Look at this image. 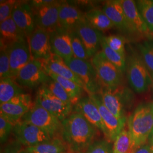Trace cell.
Returning a JSON list of instances; mask_svg holds the SVG:
<instances>
[{
    "label": "cell",
    "instance_id": "26",
    "mask_svg": "<svg viewBox=\"0 0 153 153\" xmlns=\"http://www.w3.org/2000/svg\"><path fill=\"white\" fill-rule=\"evenodd\" d=\"M28 153H64L66 146L62 140L58 137L52 138L49 141L42 142L38 145L26 148Z\"/></svg>",
    "mask_w": 153,
    "mask_h": 153
},
{
    "label": "cell",
    "instance_id": "5",
    "mask_svg": "<svg viewBox=\"0 0 153 153\" xmlns=\"http://www.w3.org/2000/svg\"><path fill=\"white\" fill-rule=\"evenodd\" d=\"M21 120L30 123L42 129L52 138L57 137L59 133H61V121L35 102Z\"/></svg>",
    "mask_w": 153,
    "mask_h": 153
},
{
    "label": "cell",
    "instance_id": "1",
    "mask_svg": "<svg viewBox=\"0 0 153 153\" xmlns=\"http://www.w3.org/2000/svg\"><path fill=\"white\" fill-rule=\"evenodd\" d=\"M61 136L73 153L85 152L93 143L97 128L81 114L73 111L62 122Z\"/></svg>",
    "mask_w": 153,
    "mask_h": 153
},
{
    "label": "cell",
    "instance_id": "27",
    "mask_svg": "<svg viewBox=\"0 0 153 153\" xmlns=\"http://www.w3.org/2000/svg\"><path fill=\"white\" fill-rule=\"evenodd\" d=\"M45 71L51 78L59 82L62 86V88H64L66 92L71 99V103L74 106L81 98V97L82 95V91L84 89L71 80L57 76L51 71L46 70Z\"/></svg>",
    "mask_w": 153,
    "mask_h": 153
},
{
    "label": "cell",
    "instance_id": "15",
    "mask_svg": "<svg viewBox=\"0 0 153 153\" xmlns=\"http://www.w3.org/2000/svg\"><path fill=\"white\" fill-rule=\"evenodd\" d=\"M6 50L9 56L11 78L16 81L19 71L33 59L28 42L27 39L18 42Z\"/></svg>",
    "mask_w": 153,
    "mask_h": 153
},
{
    "label": "cell",
    "instance_id": "11",
    "mask_svg": "<svg viewBox=\"0 0 153 153\" xmlns=\"http://www.w3.org/2000/svg\"><path fill=\"white\" fill-rule=\"evenodd\" d=\"M98 108L105 129L104 136L108 141L114 142L125 128L126 119H120L113 115L103 104L99 94L88 95Z\"/></svg>",
    "mask_w": 153,
    "mask_h": 153
},
{
    "label": "cell",
    "instance_id": "25",
    "mask_svg": "<svg viewBox=\"0 0 153 153\" xmlns=\"http://www.w3.org/2000/svg\"><path fill=\"white\" fill-rule=\"evenodd\" d=\"M85 16L89 24L101 32L115 27L113 23L102 10L92 9L85 13Z\"/></svg>",
    "mask_w": 153,
    "mask_h": 153
},
{
    "label": "cell",
    "instance_id": "31",
    "mask_svg": "<svg viewBox=\"0 0 153 153\" xmlns=\"http://www.w3.org/2000/svg\"><path fill=\"white\" fill-rule=\"evenodd\" d=\"M137 8L149 31H153V0L136 1Z\"/></svg>",
    "mask_w": 153,
    "mask_h": 153
},
{
    "label": "cell",
    "instance_id": "39",
    "mask_svg": "<svg viewBox=\"0 0 153 153\" xmlns=\"http://www.w3.org/2000/svg\"><path fill=\"white\" fill-rule=\"evenodd\" d=\"M16 1H1L0 22H4L11 17L12 11L16 4Z\"/></svg>",
    "mask_w": 153,
    "mask_h": 153
},
{
    "label": "cell",
    "instance_id": "18",
    "mask_svg": "<svg viewBox=\"0 0 153 153\" xmlns=\"http://www.w3.org/2000/svg\"><path fill=\"white\" fill-rule=\"evenodd\" d=\"M85 19V13L76 6L67 2H62L59 12L57 29L69 32L74 31Z\"/></svg>",
    "mask_w": 153,
    "mask_h": 153
},
{
    "label": "cell",
    "instance_id": "9",
    "mask_svg": "<svg viewBox=\"0 0 153 153\" xmlns=\"http://www.w3.org/2000/svg\"><path fill=\"white\" fill-rule=\"evenodd\" d=\"M49 79L43 61L32 59L19 71L16 81L23 86L33 88L44 85Z\"/></svg>",
    "mask_w": 153,
    "mask_h": 153
},
{
    "label": "cell",
    "instance_id": "33",
    "mask_svg": "<svg viewBox=\"0 0 153 153\" xmlns=\"http://www.w3.org/2000/svg\"><path fill=\"white\" fill-rule=\"evenodd\" d=\"M73 57L83 60H88L89 57L81 39L75 31L71 33Z\"/></svg>",
    "mask_w": 153,
    "mask_h": 153
},
{
    "label": "cell",
    "instance_id": "6",
    "mask_svg": "<svg viewBox=\"0 0 153 153\" xmlns=\"http://www.w3.org/2000/svg\"><path fill=\"white\" fill-rule=\"evenodd\" d=\"M35 102L62 122L73 112V105L57 98L44 85L39 86Z\"/></svg>",
    "mask_w": 153,
    "mask_h": 153
},
{
    "label": "cell",
    "instance_id": "22",
    "mask_svg": "<svg viewBox=\"0 0 153 153\" xmlns=\"http://www.w3.org/2000/svg\"><path fill=\"white\" fill-rule=\"evenodd\" d=\"M102 10L113 23L115 27L123 32H131L121 0L107 1L104 4Z\"/></svg>",
    "mask_w": 153,
    "mask_h": 153
},
{
    "label": "cell",
    "instance_id": "29",
    "mask_svg": "<svg viewBox=\"0 0 153 153\" xmlns=\"http://www.w3.org/2000/svg\"><path fill=\"white\" fill-rule=\"evenodd\" d=\"M134 150L130 132L125 126L114 141L113 153H131Z\"/></svg>",
    "mask_w": 153,
    "mask_h": 153
},
{
    "label": "cell",
    "instance_id": "23",
    "mask_svg": "<svg viewBox=\"0 0 153 153\" xmlns=\"http://www.w3.org/2000/svg\"><path fill=\"white\" fill-rule=\"evenodd\" d=\"M46 71H51L57 76L75 82L84 89V85L78 76L71 71L60 57L53 54L48 60L42 61Z\"/></svg>",
    "mask_w": 153,
    "mask_h": 153
},
{
    "label": "cell",
    "instance_id": "16",
    "mask_svg": "<svg viewBox=\"0 0 153 153\" xmlns=\"http://www.w3.org/2000/svg\"><path fill=\"white\" fill-rule=\"evenodd\" d=\"M81 39L89 58L93 57L101 47L103 35L101 31L93 27L85 19L74 31Z\"/></svg>",
    "mask_w": 153,
    "mask_h": 153
},
{
    "label": "cell",
    "instance_id": "13",
    "mask_svg": "<svg viewBox=\"0 0 153 153\" xmlns=\"http://www.w3.org/2000/svg\"><path fill=\"white\" fill-rule=\"evenodd\" d=\"M11 18L27 38L37 27L34 12L30 2L16 1Z\"/></svg>",
    "mask_w": 153,
    "mask_h": 153
},
{
    "label": "cell",
    "instance_id": "40",
    "mask_svg": "<svg viewBox=\"0 0 153 153\" xmlns=\"http://www.w3.org/2000/svg\"><path fill=\"white\" fill-rule=\"evenodd\" d=\"M2 153H28L26 148L16 141L12 142L6 146Z\"/></svg>",
    "mask_w": 153,
    "mask_h": 153
},
{
    "label": "cell",
    "instance_id": "36",
    "mask_svg": "<svg viewBox=\"0 0 153 153\" xmlns=\"http://www.w3.org/2000/svg\"><path fill=\"white\" fill-rule=\"evenodd\" d=\"M106 43L111 49L124 56L125 55V41L124 39L119 35H109L104 36Z\"/></svg>",
    "mask_w": 153,
    "mask_h": 153
},
{
    "label": "cell",
    "instance_id": "4",
    "mask_svg": "<svg viewBox=\"0 0 153 153\" xmlns=\"http://www.w3.org/2000/svg\"><path fill=\"white\" fill-rule=\"evenodd\" d=\"M90 62L104 88L115 89L120 86L123 73L108 61L102 51H99L91 57Z\"/></svg>",
    "mask_w": 153,
    "mask_h": 153
},
{
    "label": "cell",
    "instance_id": "30",
    "mask_svg": "<svg viewBox=\"0 0 153 153\" xmlns=\"http://www.w3.org/2000/svg\"><path fill=\"white\" fill-rule=\"evenodd\" d=\"M102 51L104 53L106 58L116 66L122 73L126 70V56L121 55L119 53L111 49L106 43L104 36L101 43Z\"/></svg>",
    "mask_w": 153,
    "mask_h": 153
},
{
    "label": "cell",
    "instance_id": "28",
    "mask_svg": "<svg viewBox=\"0 0 153 153\" xmlns=\"http://www.w3.org/2000/svg\"><path fill=\"white\" fill-rule=\"evenodd\" d=\"M24 93L15 80L9 78L0 80V104L8 102L12 99Z\"/></svg>",
    "mask_w": 153,
    "mask_h": 153
},
{
    "label": "cell",
    "instance_id": "44",
    "mask_svg": "<svg viewBox=\"0 0 153 153\" xmlns=\"http://www.w3.org/2000/svg\"></svg>",
    "mask_w": 153,
    "mask_h": 153
},
{
    "label": "cell",
    "instance_id": "43",
    "mask_svg": "<svg viewBox=\"0 0 153 153\" xmlns=\"http://www.w3.org/2000/svg\"><path fill=\"white\" fill-rule=\"evenodd\" d=\"M85 153V152H79V153Z\"/></svg>",
    "mask_w": 153,
    "mask_h": 153
},
{
    "label": "cell",
    "instance_id": "20",
    "mask_svg": "<svg viewBox=\"0 0 153 153\" xmlns=\"http://www.w3.org/2000/svg\"><path fill=\"white\" fill-rule=\"evenodd\" d=\"M71 32L57 29L50 33V43L53 54L64 60L73 57L71 46Z\"/></svg>",
    "mask_w": 153,
    "mask_h": 153
},
{
    "label": "cell",
    "instance_id": "8",
    "mask_svg": "<svg viewBox=\"0 0 153 153\" xmlns=\"http://www.w3.org/2000/svg\"><path fill=\"white\" fill-rule=\"evenodd\" d=\"M13 131L16 141L25 148L35 146L53 138L47 131L25 121L18 122Z\"/></svg>",
    "mask_w": 153,
    "mask_h": 153
},
{
    "label": "cell",
    "instance_id": "41",
    "mask_svg": "<svg viewBox=\"0 0 153 153\" xmlns=\"http://www.w3.org/2000/svg\"><path fill=\"white\" fill-rule=\"evenodd\" d=\"M131 153H153V148L147 142L141 146L136 148Z\"/></svg>",
    "mask_w": 153,
    "mask_h": 153
},
{
    "label": "cell",
    "instance_id": "12",
    "mask_svg": "<svg viewBox=\"0 0 153 153\" xmlns=\"http://www.w3.org/2000/svg\"><path fill=\"white\" fill-rule=\"evenodd\" d=\"M62 2L53 1L52 2L38 7L33 8L37 27L49 33H53L58 28L59 16Z\"/></svg>",
    "mask_w": 153,
    "mask_h": 153
},
{
    "label": "cell",
    "instance_id": "2",
    "mask_svg": "<svg viewBox=\"0 0 153 153\" xmlns=\"http://www.w3.org/2000/svg\"><path fill=\"white\" fill-rule=\"evenodd\" d=\"M134 149L148 142L153 129V101L139 105L128 120Z\"/></svg>",
    "mask_w": 153,
    "mask_h": 153
},
{
    "label": "cell",
    "instance_id": "17",
    "mask_svg": "<svg viewBox=\"0 0 153 153\" xmlns=\"http://www.w3.org/2000/svg\"><path fill=\"white\" fill-rule=\"evenodd\" d=\"M119 88L115 89L102 88L99 95L104 106L113 115L118 119H126L125 114L126 99L123 92Z\"/></svg>",
    "mask_w": 153,
    "mask_h": 153
},
{
    "label": "cell",
    "instance_id": "42",
    "mask_svg": "<svg viewBox=\"0 0 153 153\" xmlns=\"http://www.w3.org/2000/svg\"><path fill=\"white\" fill-rule=\"evenodd\" d=\"M148 143L153 148V129L148 138Z\"/></svg>",
    "mask_w": 153,
    "mask_h": 153
},
{
    "label": "cell",
    "instance_id": "3",
    "mask_svg": "<svg viewBox=\"0 0 153 153\" xmlns=\"http://www.w3.org/2000/svg\"><path fill=\"white\" fill-rule=\"evenodd\" d=\"M65 62L84 85V90L88 95L98 94L102 89L101 83L91 62L74 57L65 60Z\"/></svg>",
    "mask_w": 153,
    "mask_h": 153
},
{
    "label": "cell",
    "instance_id": "34",
    "mask_svg": "<svg viewBox=\"0 0 153 153\" xmlns=\"http://www.w3.org/2000/svg\"><path fill=\"white\" fill-rule=\"evenodd\" d=\"M139 49L145 65L153 74V43L145 42L143 44H140Z\"/></svg>",
    "mask_w": 153,
    "mask_h": 153
},
{
    "label": "cell",
    "instance_id": "7",
    "mask_svg": "<svg viewBox=\"0 0 153 153\" xmlns=\"http://www.w3.org/2000/svg\"><path fill=\"white\" fill-rule=\"evenodd\" d=\"M126 71L129 82L136 92L143 93L148 90L152 79L142 59L136 55L129 56Z\"/></svg>",
    "mask_w": 153,
    "mask_h": 153
},
{
    "label": "cell",
    "instance_id": "10",
    "mask_svg": "<svg viewBox=\"0 0 153 153\" xmlns=\"http://www.w3.org/2000/svg\"><path fill=\"white\" fill-rule=\"evenodd\" d=\"M35 104L30 94L23 93L8 102L0 104V115L14 126L22 119Z\"/></svg>",
    "mask_w": 153,
    "mask_h": 153
},
{
    "label": "cell",
    "instance_id": "32",
    "mask_svg": "<svg viewBox=\"0 0 153 153\" xmlns=\"http://www.w3.org/2000/svg\"><path fill=\"white\" fill-rule=\"evenodd\" d=\"M43 85L47 88L55 97L60 99L62 102L66 103L72 104L71 99L69 95L59 82L50 78L49 80Z\"/></svg>",
    "mask_w": 153,
    "mask_h": 153
},
{
    "label": "cell",
    "instance_id": "21",
    "mask_svg": "<svg viewBox=\"0 0 153 153\" xmlns=\"http://www.w3.org/2000/svg\"><path fill=\"white\" fill-rule=\"evenodd\" d=\"M26 38L11 17L0 23L1 49H7Z\"/></svg>",
    "mask_w": 153,
    "mask_h": 153
},
{
    "label": "cell",
    "instance_id": "24",
    "mask_svg": "<svg viewBox=\"0 0 153 153\" xmlns=\"http://www.w3.org/2000/svg\"><path fill=\"white\" fill-rule=\"evenodd\" d=\"M126 18L131 32L145 33L149 31L138 11L136 2L133 0H121Z\"/></svg>",
    "mask_w": 153,
    "mask_h": 153
},
{
    "label": "cell",
    "instance_id": "37",
    "mask_svg": "<svg viewBox=\"0 0 153 153\" xmlns=\"http://www.w3.org/2000/svg\"><path fill=\"white\" fill-rule=\"evenodd\" d=\"M0 78H11L9 56L6 49H1L0 52Z\"/></svg>",
    "mask_w": 153,
    "mask_h": 153
},
{
    "label": "cell",
    "instance_id": "14",
    "mask_svg": "<svg viewBox=\"0 0 153 153\" xmlns=\"http://www.w3.org/2000/svg\"><path fill=\"white\" fill-rule=\"evenodd\" d=\"M28 39L33 59L45 61L51 57L53 53L50 43V33L36 27Z\"/></svg>",
    "mask_w": 153,
    "mask_h": 153
},
{
    "label": "cell",
    "instance_id": "38",
    "mask_svg": "<svg viewBox=\"0 0 153 153\" xmlns=\"http://www.w3.org/2000/svg\"><path fill=\"white\" fill-rule=\"evenodd\" d=\"M14 126L9 121L0 115V141L4 143L8 140Z\"/></svg>",
    "mask_w": 153,
    "mask_h": 153
},
{
    "label": "cell",
    "instance_id": "19",
    "mask_svg": "<svg viewBox=\"0 0 153 153\" xmlns=\"http://www.w3.org/2000/svg\"><path fill=\"white\" fill-rule=\"evenodd\" d=\"M73 110L81 114L90 124L104 134L105 129L100 112L90 96L80 99L73 106Z\"/></svg>",
    "mask_w": 153,
    "mask_h": 153
},
{
    "label": "cell",
    "instance_id": "35",
    "mask_svg": "<svg viewBox=\"0 0 153 153\" xmlns=\"http://www.w3.org/2000/svg\"><path fill=\"white\" fill-rule=\"evenodd\" d=\"M85 153H113V146L107 140H98L88 146Z\"/></svg>",
    "mask_w": 153,
    "mask_h": 153
}]
</instances>
